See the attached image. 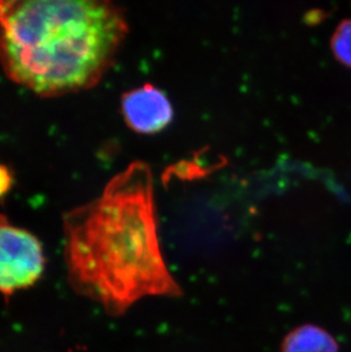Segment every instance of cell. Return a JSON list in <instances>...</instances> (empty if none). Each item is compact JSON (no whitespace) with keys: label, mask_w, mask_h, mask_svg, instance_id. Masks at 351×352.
I'll return each instance as SVG.
<instances>
[{"label":"cell","mask_w":351,"mask_h":352,"mask_svg":"<svg viewBox=\"0 0 351 352\" xmlns=\"http://www.w3.org/2000/svg\"><path fill=\"white\" fill-rule=\"evenodd\" d=\"M63 230L70 285L109 315L147 296H182L163 258L146 163H131L98 197L65 213Z\"/></svg>","instance_id":"obj_1"},{"label":"cell","mask_w":351,"mask_h":352,"mask_svg":"<svg viewBox=\"0 0 351 352\" xmlns=\"http://www.w3.org/2000/svg\"><path fill=\"white\" fill-rule=\"evenodd\" d=\"M129 31L125 10L100 0L0 1V65L36 96L92 89Z\"/></svg>","instance_id":"obj_2"},{"label":"cell","mask_w":351,"mask_h":352,"mask_svg":"<svg viewBox=\"0 0 351 352\" xmlns=\"http://www.w3.org/2000/svg\"><path fill=\"white\" fill-rule=\"evenodd\" d=\"M45 266L46 258L38 237L0 213V294L10 298L34 286Z\"/></svg>","instance_id":"obj_3"},{"label":"cell","mask_w":351,"mask_h":352,"mask_svg":"<svg viewBox=\"0 0 351 352\" xmlns=\"http://www.w3.org/2000/svg\"><path fill=\"white\" fill-rule=\"evenodd\" d=\"M121 111L130 129L140 135L161 133L173 119L169 98L162 90L149 83L123 94Z\"/></svg>","instance_id":"obj_4"},{"label":"cell","mask_w":351,"mask_h":352,"mask_svg":"<svg viewBox=\"0 0 351 352\" xmlns=\"http://www.w3.org/2000/svg\"><path fill=\"white\" fill-rule=\"evenodd\" d=\"M279 352H339V344L326 329L306 324L285 336Z\"/></svg>","instance_id":"obj_5"},{"label":"cell","mask_w":351,"mask_h":352,"mask_svg":"<svg viewBox=\"0 0 351 352\" xmlns=\"http://www.w3.org/2000/svg\"><path fill=\"white\" fill-rule=\"evenodd\" d=\"M331 48L335 58L351 69V19L339 24L332 36Z\"/></svg>","instance_id":"obj_6"},{"label":"cell","mask_w":351,"mask_h":352,"mask_svg":"<svg viewBox=\"0 0 351 352\" xmlns=\"http://www.w3.org/2000/svg\"><path fill=\"white\" fill-rule=\"evenodd\" d=\"M13 185V177L5 164L0 163V201L7 195Z\"/></svg>","instance_id":"obj_7"}]
</instances>
